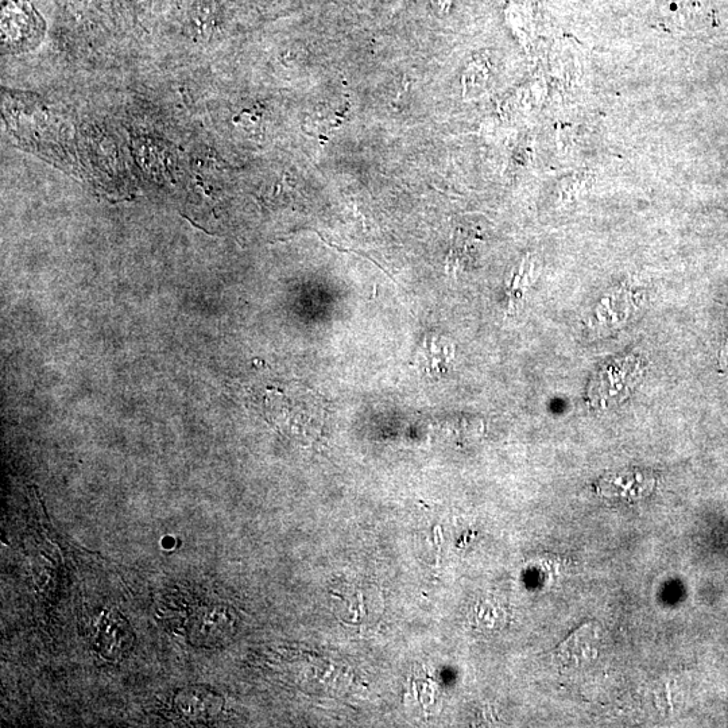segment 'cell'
Returning <instances> with one entry per match:
<instances>
[{"label":"cell","instance_id":"cell-4","mask_svg":"<svg viewBox=\"0 0 728 728\" xmlns=\"http://www.w3.org/2000/svg\"><path fill=\"white\" fill-rule=\"evenodd\" d=\"M176 707L185 719L191 722H204L212 719L219 710V699L211 691L203 688H188L178 693Z\"/></svg>","mask_w":728,"mask_h":728},{"label":"cell","instance_id":"cell-3","mask_svg":"<svg viewBox=\"0 0 728 728\" xmlns=\"http://www.w3.org/2000/svg\"><path fill=\"white\" fill-rule=\"evenodd\" d=\"M131 635L133 634L125 619L119 617V614H106L99 622V633L94 637V645L104 656H123L133 642Z\"/></svg>","mask_w":728,"mask_h":728},{"label":"cell","instance_id":"cell-6","mask_svg":"<svg viewBox=\"0 0 728 728\" xmlns=\"http://www.w3.org/2000/svg\"><path fill=\"white\" fill-rule=\"evenodd\" d=\"M722 364L724 366V369L728 370V343L726 344V347H724V350L722 351Z\"/></svg>","mask_w":728,"mask_h":728},{"label":"cell","instance_id":"cell-2","mask_svg":"<svg viewBox=\"0 0 728 728\" xmlns=\"http://www.w3.org/2000/svg\"><path fill=\"white\" fill-rule=\"evenodd\" d=\"M2 25L3 45L9 49L30 48L40 41L42 26H38V19L26 0L3 2Z\"/></svg>","mask_w":728,"mask_h":728},{"label":"cell","instance_id":"cell-1","mask_svg":"<svg viewBox=\"0 0 728 728\" xmlns=\"http://www.w3.org/2000/svg\"><path fill=\"white\" fill-rule=\"evenodd\" d=\"M641 374L642 364L634 356L614 360L596 374L591 383V400L600 406L615 404L633 389Z\"/></svg>","mask_w":728,"mask_h":728},{"label":"cell","instance_id":"cell-5","mask_svg":"<svg viewBox=\"0 0 728 728\" xmlns=\"http://www.w3.org/2000/svg\"><path fill=\"white\" fill-rule=\"evenodd\" d=\"M712 14L706 0H679L673 9L672 25L679 30L696 32L710 25Z\"/></svg>","mask_w":728,"mask_h":728}]
</instances>
